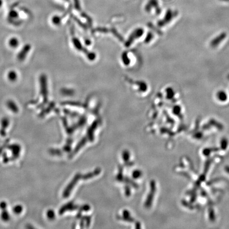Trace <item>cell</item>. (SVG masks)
<instances>
[{
    "instance_id": "6da1fadb",
    "label": "cell",
    "mask_w": 229,
    "mask_h": 229,
    "mask_svg": "<svg viewBox=\"0 0 229 229\" xmlns=\"http://www.w3.org/2000/svg\"><path fill=\"white\" fill-rule=\"evenodd\" d=\"M227 37V33L225 32H222L219 33V35L214 38L213 39L210 41V46L212 48H216Z\"/></svg>"
},
{
    "instance_id": "7a4b0ae2",
    "label": "cell",
    "mask_w": 229,
    "mask_h": 229,
    "mask_svg": "<svg viewBox=\"0 0 229 229\" xmlns=\"http://www.w3.org/2000/svg\"><path fill=\"white\" fill-rule=\"evenodd\" d=\"M177 14V12H174L171 10H168L166 11V14L165 16V18L160 22L159 25L160 26H163L165 25L168 24L169 22L172 20L174 17H175Z\"/></svg>"
},
{
    "instance_id": "3957f363",
    "label": "cell",
    "mask_w": 229,
    "mask_h": 229,
    "mask_svg": "<svg viewBox=\"0 0 229 229\" xmlns=\"http://www.w3.org/2000/svg\"><path fill=\"white\" fill-rule=\"evenodd\" d=\"M216 98L219 101L225 102L227 100V92L224 90H219L217 91L216 94Z\"/></svg>"
},
{
    "instance_id": "277c9868",
    "label": "cell",
    "mask_w": 229,
    "mask_h": 229,
    "mask_svg": "<svg viewBox=\"0 0 229 229\" xmlns=\"http://www.w3.org/2000/svg\"><path fill=\"white\" fill-rule=\"evenodd\" d=\"M17 78H18V74H17V73L15 71H11L8 73V78L10 81H12V82L15 81L17 79Z\"/></svg>"
},
{
    "instance_id": "5b68a950",
    "label": "cell",
    "mask_w": 229,
    "mask_h": 229,
    "mask_svg": "<svg viewBox=\"0 0 229 229\" xmlns=\"http://www.w3.org/2000/svg\"><path fill=\"white\" fill-rule=\"evenodd\" d=\"M19 44V40L16 38H12L9 40V45L12 48L18 47Z\"/></svg>"
},
{
    "instance_id": "8992f818",
    "label": "cell",
    "mask_w": 229,
    "mask_h": 229,
    "mask_svg": "<svg viewBox=\"0 0 229 229\" xmlns=\"http://www.w3.org/2000/svg\"><path fill=\"white\" fill-rule=\"evenodd\" d=\"M2 210H3V211H2V214H1L2 219L4 220V221H7L8 219H9V217H10L9 214L8 213L6 209Z\"/></svg>"
},
{
    "instance_id": "52a82bcc",
    "label": "cell",
    "mask_w": 229,
    "mask_h": 229,
    "mask_svg": "<svg viewBox=\"0 0 229 229\" xmlns=\"http://www.w3.org/2000/svg\"><path fill=\"white\" fill-rule=\"evenodd\" d=\"M22 209L23 208H22V206L17 205L14 208L13 211L14 212V213L18 214H20L21 212Z\"/></svg>"
},
{
    "instance_id": "ba28073f",
    "label": "cell",
    "mask_w": 229,
    "mask_h": 229,
    "mask_svg": "<svg viewBox=\"0 0 229 229\" xmlns=\"http://www.w3.org/2000/svg\"><path fill=\"white\" fill-rule=\"evenodd\" d=\"M168 97L169 98L170 97V98H172L174 96V90L172 89V88H169L168 89Z\"/></svg>"
},
{
    "instance_id": "9c48e42d",
    "label": "cell",
    "mask_w": 229,
    "mask_h": 229,
    "mask_svg": "<svg viewBox=\"0 0 229 229\" xmlns=\"http://www.w3.org/2000/svg\"><path fill=\"white\" fill-rule=\"evenodd\" d=\"M47 216H48V217H49V218L52 219V218L54 217V212H53L52 211H51V210H50V211H49L48 212Z\"/></svg>"
},
{
    "instance_id": "30bf717a",
    "label": "cell",
    "mask_w": 229,
    "mask_h": 229,
    "mask_svg": "<svg viewBox=\"0 0 229 229\" xmlns=\"http://www.w3.org/2000/svg\"><path fill=\"white\" fill-rule=\"evenodd\" d=\"M220 1H223V2H229V0H220Z\"/></svg>"
},
{
    "instance_id": "8fae6325",
    "label": "cell",
    "mask_w": 229,
    "mask_h": 229,
    "mask_svg": "<svg viewBox=\"0 0 229 229\" xmlns=\"http://www.w3.org/2000/svg\"><path fill=\"white\" fill-rule=\"evenodd\" d=\"M227 79H228V80H229V74L227 75Z\"/></svg>"
}]
</instances>
